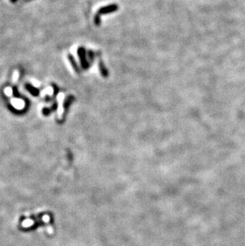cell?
I'll return each mask as SVG.
<instances>
[{"label":"cell","instance_id":"1","mask_svg":"<svg viewBox=\"0 0 245 246\" xmlns=\"http://www.w3.org/2000/svg\"><path fill=\"white\" fill-rule=\"evenodd\" d=\"M26 89L28 90L30 92L33 96H37V94H38V92H39V91L36 89V88H33V86L31 85H26Z\"/></svg>","mask_w":245,"mask_h":246},{"label":"cell","instance_id":"3","mask_svg":"<svg viewBox=\"0 0 245 246\" xmlns=\"http://www.w3.org/2000/svg\"><path fill=\"white\" fill-rule=\"evenodd\" d=\"M10 1H11V2H17L18 0H10Z\"/></svg>","mask_w":245,"mask_h":246},{"label":"cell","instance_id":"2","mask_svg":"<svg viewBox=\"0 0 245 246\" xmlns=\"http://www.w3.org/2000/svg\"><path fill=\"white\" fill-rule=\"evenodd\" d=\"M57 109V104H54V105H52V107H51V108H44L43 109V114L45 115H48L50 114L51 112L54 111V110H56Z\"/></svg>","mask_w":245,"mask_h":246}]
</instances>
